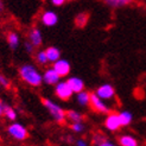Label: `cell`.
<instances>
[{"instance_id": "obj_7", "label": "cell", "mask_w": 146, "mask_h": 146, "mask_svg": "<svg viewBox=\"0 0 146 146\" xmlns=\"http://www.w3.org/2000/svg\"><path fill=\"white\" fill-rule=\"evenodd\" d=\"M94 93H95L100 99H102V100L106 101V102L114 100L115 96H116L115 88H114V87L111 83H102V84H100L98 88L95 89V92H94Z\"/></svg>"}, {"instance_id": "obj_1", "label": "cell", "mask_w": 146, "mask_h": 146, "mask_svg": "<svg viewBox=\"0 0 146 146\" xmlns=\"http://www.w3.org/2000/svg\"><path fill=\"white\" fill-rule=\"evenodd\" d=\"M18 76L25 84L38 88L43 84V77L40 70L32 63H24L19 65L18 68Z\"/></svg>"}, {"instance_id": "obj_21", "label": "cell", "mask_w": 146, "mask_h": 146, "mask_svg": "<svg viewBox=\"0 0 146 146\" xmlns=\"http://www.w3.org/2000/svg\"><path fill=\"white\" fill-rule=\"evenodd\" d=\"M3 116H5V118L9 121H11V122L12 121H17V119H18V112L16 111V108L12 107L11 105L5 104Z\"/></svg>"}, {"instance_id": "obj_25", "label": "cell", "mask_w": 146, "mask_h": 146, "mask_svg": "<svg viewBox=\"0 0 146 146\" xmlns=\"http://www.w3.org/2000/svg\"><path fill=\"white\" fill-rule=\"evenodd\" d=\"M106 138V135L104 133H101V132H95L93 135H92V144L94 146H96L101 140H104Z\"/></svg>"}, {"instance_id": "obj_29", "label": "cell", "mask_w": 146, "mask_h": 146, "mask_svg": "<svg viewBox=\"0 0 146 146\" xmlns=\"http://www.w3.org/2000/svg\"><path fill=\"white\" fill-rule=\"evenodd\" d=\"M49 1H50L51 5L55 6V7H61V6L67 4L69 0H49Z\"/></svg>"}, {"instance_id": "obj_26", "label": "cell", "mask_w": 146, "mask_h": 146, "mask_svg": "<svg viewBox=\"0 0 146 146\" xmlns=\"http://www.w3.org/2000/svg\"><path fill=\"white\" fill-rule=\"evenodd\" d=\"M23 46H24V51L26 54H29V55H33L35 54V51H36V48L31 44L30 42H29L27 39L26 40H24V43H23Z\"/></svg>"}, {"instance_id": "obj_10", "label": "cell", "mask_w": 146, "mask_h": 146, "mask_svg": "<svg viewBox=\"0 0 146 146\" xmlns=\"http://www.w3.org/2000/svg\"><path fill=\"white\" fill-rule=\"evenodd\" d=\"M52 68L54 70L57 72L58 75L61 76V78L63 77H68L70 71H71V64L68 60H65V58H60V60H57L56 62L52 63Z\"/></svg>"}, {"instance_id": "obj_14", "label": "cell", "mask_w": 146, "mask_h": 146, "mask_svg": "<svg viewBox=\"0 0 146 146\" xmlns=\"http://www.w3.org/2000/svg\"><path fill=\"white\" fill-rule=\"evenodd\" d=\"M116 144L119 146H139V140L129 133L120 134L116 139Z\"/></svg>"}, {"instance_id": "obj_17", "label": "cell", "mask_w": 146, "mask_h": 146, "mask_svg": "<svg viewBox=\"0 0 146 146\" xmlns=\"http://www.w3.org/2000/svg\"><path fill=\"white\" fill-rule=\"evenodd\" d=\"M75 99L78 106L81 107H89V102H90V92L88 90H82L77 94H75Z\"/></svg>"}, {"instance_id": "obj_28", "label": "cell", "mask_w": 146, "mask_h": 146, "mask_svg": "<svg viewBox=\"0 0 146 146\" xmlns=\"http://www.w3.org/2000/svg\"><path fill=\"white\" fill-rule=\"evenodd\" d=\"M96 146H119L118 144H115L114 141H112V140H109L108 138L106 137L104 140H101Z\"/></svg>"}, {"instance_id": "obj_12", "label": "cell", "mask_w": 146, "mask_h": 146, "mask_svg": "<svg viewBox=\"0 0 146 146\" xmlns=\"http://www.w3.org/2000/svg\"><path fill=\"white\" fill-rule=\"evenodd\" d=\"M65 81H67V83L69 84V87L71 88V90L74 94H77V93L86 89L84 81L78 76H68V78L65 80Z\"/></svg>"}, {"instance_id": "obj_23", "label": "cell", "mask_w": 146, "mask_h": 146, "mask_svg": "<svg viewBox=\"0 0 146 146\" xmlns=\"http://www.w3.org/2000/svg\"><path fill=\"white\" fill-rule=\"evenodd\" d=\"M88 20H89V14L87 12H81L75 17V25L80 29H82L88 24Z\"/></svg>"}, {"instance_id": "obj_3", "label": "cell", "mask_w": 146, "mask_h": 146, "mask_svg": "<svg viewBox=\"0 0 146 146\" xmlns=\"http://www.w3.org/2000/svg\"><path fill=\"white\" fill-rule=\"evenodd\" d=\"M7 134L10 135V138H12L13 140L17 141H25L30 133H29L27 127L21 122L18 121H12L9 126H7Z\"/></svg>"}, {"instance_id": "obj_32", "label": "cell", "mask_w": 146, "mask_h": 146, "mask_svg": "<svg viewBox=\"0 0 146 146\" xmlns=\"http://www.w3.org/2000/svg\"><path fill=\"white\" fill-rule=\"evenodd\" d=\"M1 90H3V87H1V86H0V92H1Z\"/></svg>"}, {"instance_id": "obj_6", "label": "cell", "mask_w": 146, "mask_h": 146, "mask_svg": "<svg viewBox=\"0 0 146 146\" xmlns=\"http://www.w3.org/2000/svg\"><path fill=\"white\" fill-rule=\"evenodd\" d=\"M104 126L108 132L112 133H116L122 128L120 120H119V115L118 112H109L108 114H106L105 120H104Z\"/></svg>"}, {"instance_id": "obj_4", "label": "cell", "mask_w": 146, "mask_h": 146, "mask_svg": "<svg viewBox=\"0 0 146 146\" xmlns=\"http://www.w3.org/2000/svg\"><path fill=\"white\" fill-rule=\"evenodd\" d=\"M89 107L93 109L95 113L98 114H108L109 112H112V108L106 101L100 99L95 93H90V102H89Z\"/></svg>"}, {"instance_id": "obj_24", "label": "cell", "mask_w": 146, "mask_h": 146, "mask_svg": "<svg viewBox=\"0 0 146 146\" xmlns=\"http://www.w3.org/2000/svg\"><path fill=\"white\" fill-rule=\"evenodd\" d=\"M11 80L4 74H0V86L3 87V89H10L11 88Z\"/></svg>"}, {"instance_id": "obj_13", "label": "cell", "mask_w": 146, "mask_h": 146, "mask_svg": "<svg viewBox=\"0 0 146 146\" xmlns=\"http://www.w3.org/2000/svg\"><path fill=\"white\" fill-rule=\"evenodd\" d=\"M6 42H7L9 48L12 51H16L20 46V42H21L20 35L17 31H14V30H10L9 32L6 33Z\"/></svg>"}, {"instance_id": "obj_22", "label": "cell", "mask_w": 146, "mask_h": 146, "mask_svg": "<svg viewBox=\"0 0 146 146\" xmlns=\"http://www.w3.org/2000/svg\"><path fill=\"white\" fill-rule=\"evenodd\" d=\"M69 128H70L71 132L75 133V134H83L87 131V126H86L84 121H81V122H70Z\"/></svg>"}, {"instance_id": "obj_18", "label": "cell", "mask_w": 146, "mask_h": 146, "mask_svg": "<svg viewBox=\"0 0 146 146\" xmlns=\"http://www.w3.org/2000/svg\"><path fill=\"white\" fill-rule=\"evenodd\" d=\"M33 58H35V62L37 65L39 67H46L49 64V61H48V57H46V54H45V50L43 49H37L35 51L33 54Z\"/></svg>"}, {"instance_id": "obj_19", "label": "cell", "mask_w": 146, "mask_h": 146, "mask_svg": "<svg viewBox=\"0 0 146 146\" xmlns=\"http://www.w3.org/2000/svg\"><path fill=\"white\" fill-rule=\"evenodd\" d=\"M118 115H119V120H120V123L122 127H127L133 122V114H132V112L127 111V109L118 112Z\"/></svg>"}, {"instance_id": "obj_2", "label": "cell", "mask_w": 146, "mask_h": 146, "mask_svg": "<svg viewBox=\"0 0 146 146\" xmlns=\"http://www.w3.org/2000/svg\"><path fill=\"white\" fill-rule=\"evenodd\" d=\"M42 105L46 109V112L51 116V119H52L56 123H58V125L65 123V121H67L65 109L60 104H57L56 101H54L50 98H42Z\"/></svg>"}, {"instance_id": "obj_16", "label": "cell", "mask_w": 146, "mask_h": 146, "mask_svg": "<svg viewBox=\"0 0 146 146\" xmlns=\"http://www.w3.org/2000/svg\"><path fill=\"white\" fill-rule=\"evenodd\" d=\"M45 54H46V57H48L49 63H51V64H52L54 62H56L57 60H60V58L62 57L61 50L58 49L57 46H54V45L48 46V48L45 49Z\"/></svg>"}, {"instance_id": "obj_5", "label": "cell", "mask_w": 146, "mask_h": 146, "mask_svg": "<svg viewBox=\"0 0 146 146\" xmlns=\"http://www.w3.org/2000/svg\"><path fill=\"white\" fill-rule=\"evenodd\" d=\"M54 94H55V96L61 101H69L72 96L75 95L65 80L64 81L61 80L56 86H54Z\"/></svg>"}, {"instance_id": "obj_27", "label": "cell", "mask_w": 146, "mask_h": 146, "mask_svg": "<svg viewBox=\"0 0 146 146\" xmlns=\"http://www.w3.org/2000/svg\"><path fill=\"white\" fill-rule=\"evenodd\" d=\"M74 146H89V141L84 138H76L74 141Z\"/></svg>"}, {"instance_id": "obj_9", "label": "cell", "mask_w": 146, "mask_h": 146, "mask_svg": "<svg viewBox=\"0 0 146 146\" xmlns=\"http://www.w3.org/2000/svg\"><path fill=\"white\" fill-rule=\"evenodd\" d=\"M26 39L30 42L36 49L42 48V45H43V32H42V30L37 25H33L32 27H30V30H29Z\"/></svg>"}, {"instance_id": "obj_30", "label": "cell", "mask_w": 146, "mask_h": 146, "mask_svg": "<svg viewBox=\"0 0 146 146\" xmlns=\"http://www.w3.org/2000/svg\"><path fill=\"white\" fill-rule=\"evenodd\" d=\"M4 106H5V102L0 99V116H3L4 114Z\"/></svg>"}, {"instance_id": "obj_31", "label": "cell", "mask_w": 146, "mask_h": 146, "mask_svg": "<svg viewBox=\"0 0 146 146\" xmlns=\"http://www.w3.org/2000/svg\"><path fill=\"white\" fill-rule=\"evenodd\" d=\"M4 9H5V5H4V1L3 0H0V14L4 12Z\"/></svg>"}, {"instance_id": "obj_15", "label": "cell", "mask_w": 146, "mask_h": 146, "mask_svg": "<svg viewBox=\"0 0 146 146\" xmlns=\"http://www.w3.org/2000/svg\"><path fill=\"white\" fill-rule=\"evenodd\" d=\"M102 3L113 10H119L129 6L133 3V0H102Z\"/></svg>"}, {"instance_id": "obj_8", "label": "cell", "mask_w": 146, "mask_h": 146, "mask_svg": "<svg viewBox=\"0 0 146 146\" xmlns=\"http://www.w3.org/2000/svg\"><path fill=\"white\" fill-rule=\"evenodd\" d=\"M58 20V14L52 10H44L39 14V21L43 26L45 27H54L57 25Z\"/></svg>"}, {"instance_id": "obj_20", "label": "cell", "mask_w": 146, "mask_h": 146, "mask_svg": "<svg viewBox=\"0 0 146 146\" xmlns=\"http://www.w3.org/2000/svg\"><path fill=\"white\" fill-rule=\"evenodd\" d=\"M65 116H67V121L69 122H81L84 121V115L76 111V109H68L65 111Z\"/></svg>"}, {"instance_id": "obj_11", "label": "cell", "mask_w": 146, "mask_h": 146, "mask_svg": "<svg viewBox=\"0 0 146 146\" xmlns=\"http://www.w3.org/2000/svg\"><path fill=\"white\" fill-rule=\"evenodd\" d=\"M42 77H43V83H45L46 86H56L61 81V76L54 70L52 67L46 68L44 71H43Z\"/></svg>"}]
</instances>
